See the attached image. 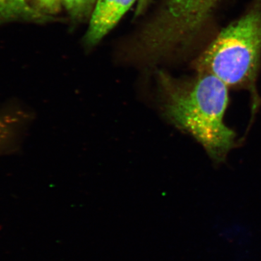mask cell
<instances>
[{"label":"cell","instance_id":"1","mask_svg":"<svg viewBox=\"0 0 261 261\" xmlns=\"http://www.w3.org/2000/svg\"><path fill=\"white\" fill-rule=\"evenodd\" d=\"M155 98L170 123L193 137L214 162H224L237 145L224 121L229 95L224 82L206 73L183 81L163 77Z\"/></svg>","mask_w":261,"mask_h":261},{"label":"cell","instance_id":"2","mask_svg":"<svg viewBox=\"0 0 261 261\" xmlns=\"http://www.w3.org/2000/svg\"><path fill=\"white\" fill-rule=\"evenodd\" d=\"M260 58L261 10L255 8L220 33L199 57L195 68L228 88L248 91L255 113L260 104L256 87Z\"/></svg>","mask_w":261,"mask_h":261},{"label":"cell","instance_id":"3","mask_svg":"<svg viewBox=\"0 0 261 261\" xmlns=\"http://www.w3.org/2000/svg\"><path fill=\"white\" fill-rule=\"evenodd\" d=\"M220 0H167L146 29L143 42L151 56H163L195 37Z\"/></svg>","mask_w":261,"mask_h":261},{"label":"cell","instance_id":"4","mask_svg":"<svg viewBox=\"0 0 261 261\" xmlns=\"http://www.w3.org/2000/svg\"><path fill=\"white\" fill-rule=\"evenodd\" d=\"M138 0H97L92 14L86 42L94 45L106 37Z\"/></svg>","mask_w":261,"mask_h":261},{"label":"cell","instance_id":"5","mask_svg":"<svg viewBox=\"0 0 261 261\" xmlns=\"http://www.w3.org/2000/svg\"><path fill=\"white\" fill-rule=\"evenodd\" d=\"M29 5L28 0H0V21L3 20H42L44 16Z\"/></svg>","mask_w":261,"mask_h":261},{"label":"cell","instance_id":"6","mask_svg":"<svg viewBox=\"0 0 261 261\" xmlns=\"http://www.w3.org/2000/svg\"><path fill=\"white\" fill-rule=\"evenodd\" d=\"M20 123V117L18 114L0 113V151L4 149L14 137Z\"/></svg>","mask_w":261,"mask_h":261},{"label":"cell","instance_id":"7","mask_svg":"<svg viewBox=\"0 0 261 261\" xmlns=\"http://www.w3.org/2000/svg\"><path fill=\"white\" fill-rule=\"evenodd\" d=\"M71 18L81 20L90 16L97 0H61Z\"/></svg>","mask_w":261,"mask_h":261},{"label":"cell","instance_id":"8","mask_svg":"<svg viewBox=\"0 0 261 261\" xmlns=\"http://www.w3.org/2000/svg\"><path fill=\"white\" fill-rule=\"evenodd\" d=\"M38 6L47 14H56L62 6L61 0H37Z\"/></svg>","mask_w":261,"mask_h":261},{"label":"cell","instance_id":"9","mask_svg":"<svg viewBox=\"0 0 261 261\" xmlns=\"http://www.w3.org/2000/svg\"><path fill=\"white\" fill-rule=\"evenodd\" d=\"M139 1H140V0H139ZM141 2H142V3H145V0H140Z\"/></svg>","mask_w":261,"mask_h":261}]
</instances>
